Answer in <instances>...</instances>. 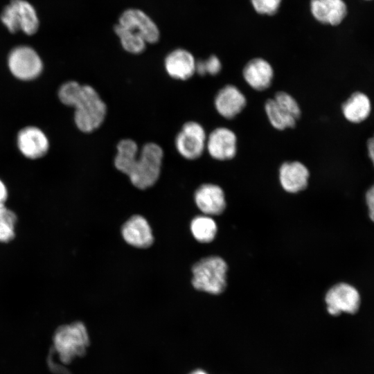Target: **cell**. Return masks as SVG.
<instances>
[{"label":"cell","mask_w":374,"mask_h":374,"mask_svg":"<svg viewBox=\"0 0 374 374\" xmlns=\"http://www.w3.org/2000/svg\"><path fill=\"white\" fill-rule=\"evenodd\" d=\"M116 150L114 166L128 176L135 187L146 189L157 182L163 158V150L159 145L149 142L139 151L135 141L124 139L118 143Z\"/></svg>","instance_id":"cell-1"},{"label":"cell","mask_w":374,"mask_h":374,"mask_svg":"<svg viewBox=\"0 0 374 374\" xmlns=\"http://www.w3.org/2000/svg\"><path fill=\"white\" fill-rule=\"evenodd\" d=\"M57 94L62 103L75 108L74 122L81 132L91 133L103 123L107 105L91 85L68 81L60 86Z\"/></svg>","instance_id":"cell-2"},{"label":"cell","mask_w":374,"mask_h":374,"mask_svg":"<svg viewBox=\"0 0 374 374\" xmlns=\"http://www.w3.org/2000/svg\"><path fill=\"white\" fill-rule=\"evenodd\" d=\"M53 342L60 360L67 364L86 353L89 337L84 323L75 321L59 326L53 335Z\"/></svg>","instance_id":"cell-3"},{"label":"cell","mask_w":374,"mask_h":374,"mask_svg":"<svg viewBox=\"0 0 374 374\" xmlns=\"http://www.w3.org/2000/svg\"><path fill=\"white\" fill-rule=\"evenodd\" d=\"M226 263L222 258H202L192 268V284L196 290L212 294H221L226 287Z\"/></svg>","instance_id":"cell-4"},{"label":"cell","mask_w":374,"mask_h":374,"mask_svg":"<svg viewBox=\"0 0 374 374\" xmlns=\"http://www.w3.org/2000/svg\"><path fill=\"white\" fill-rule=\"evenodd\" d=\"M1 20L10 33L19 30L31 35L39 28V19L34 7L24 0H12L1 15Z\"/></svg>","instance_id":"cell-5"},{"label":"cell","mask_w":374,"mask_h":374,"mask_svg":"<svg viewBox=\"0 0 374 374\" xmlns=\"http://www.w3.org/2000/svg\"><path fill=\"white\" fill-rule=\"evenodd\" d=\"M207 136L203 126L195 121L185 123L177 134L175 148L179 154L188 160L201 157L206 149Z\"/></svg>","instance_id":"cell-6"},{"label":"cell","mask_w":374,"mask_h":374,"mask_svg":"<svg viewBox=\"0 0 374 374\" xmlns=\"http://www.w3.org/2000/svg\"><path fill=\"white\" fill-rule=\"evenodd\" d=\"M8 65L12 74L21 80L36 78L43 69L39 55L33 48L27 46L13 48L9 54Z\"/></svg>","instance_id":"cell-7"},{"label":"cell","mask_w":374,"mask_h":374,"mask_svg":"<svg viewBox=\"0 0 374 374\" xmlns=\"http://www.w3.org/2000/svg\"><path fill=\"white\" fill-rule=\"evenodd\" d=\"M325 301L328 313L333 316L341 312L354 314L359 308L360 296L353 286L341 283L335 285L327 292Z\"/></svg>","instance_id":"cell-8"},{"label":"cell","mask_w":374,"mask_h":374,"mask_svg":"<svg viewBox=\"0 0 374 374\" xmlns=\"http://www.w3.org/2000/svg\"><path fill=\"white\" fill-rule=\"evenodd\" d=\"M117 24L138 33L147 44H155L159 40V27L154 21L141 9H126L120 15Z\"/></svg>","instance_id":"cell-9"},{"label":"cell","mask_w":374,"mask_h":374,"mask_svg":"<svg viewBox=\"0 0 374 374\" xmlns=\"http://www.w3.org/2000/svg\"><path fill=\"white\" fill-rule=\"evenodd\" d=\"M206 149L216 160L232 159L237 153L236 134L227 127H217L207 136Z\"/></svg>","instance_id":"cell-10"},{"label":"cell","mask_w":374,"mask_h":374,"mask_svg":"<svg viewBox=\"0 0 374 374\" xmlns=\"http://www.w3.org/2000/svg\"><path fill=\"white\" fill-rule=\"evenodd\" d=\"M247 98L235 85L226 84L216 93L214 105L217 113L226 119H232L246 107Z\"/></svg>","instance_id":"cell-11"},{"label":"cell","mask_w":374,"mask_h":374,"mask_svg":"<svg viewBox=\"0 0 374 374\" xmlns=\"http://www.w3.org/2000/svg\"><path fill=\"white\" fill-rule=\"evenodd\" d=\"M17 146L26 157L35 159L46 154L49 148L48 139L38 127L28 126L19 131L17 139Z\"/></svg>","instance_id":"cell-12"},{"label":"cell","mask_w":374,"mask_h":374,"mask_svg":"<svg viewBox=\"0 0 374 374\" xmlns=\"http://www.w3.org/2000/svg\"><path fill=\"white\" fill-rule=\"evenodd\" d=\"M196 60L186 49L179 48L170 51L165 57L164 67L169 76L186 80L195 73Z\"/></svg>","instance_id":"cell-13"},{"label":"cell","mask_w":374,"mask_h":374,"mask_svg":"<svg viewBox=\"0 0 374 374\" xmlns=\"http://www.w3.org/2000/svg\"><path fill=\"white\" fill-rule=\"evenodd\" d=\"M242 75L245 82L252 89L261 91L271 86L274 78V69L266 60L256 57L245 64Z\"/></svg>","instance_id":"cell-14"},{"label":"cell","mask_w":374,"mask_h":374,"mask_svg":"<svg viewBox=\"0 0 374 374\" xmlns=\"http://www.w3.org/2000/svg\"><path fill=\"white\" fill-rule=\"evenodd\" d=\"M310 12L319 23L337 26L347 15V6L344 0H311Z\"/></svg>","instance_id":"cell-15"},{"label":"cell","mask_w":374,"mask_h":374,"mask_svg":"<svg viewBox=\"0 0 374 374\" xmlns=\"http://www.w3.org/2000/svg\"><path fill=\"white\" fill-rule=\"evenodd\" d=\"M195 201L199 209L206 215H219L226 207L224 194L217 185L205 184L195 193Z\"/></svg>","instance_id":"cell-16"},{"label":"cell","mask_w":374,"mask_h":374,"mask_svg":"<svg viewBox=\"0 0 374 374\" xmlns=\"http://www.w3.org/2000/svg\"><path fill=\"white\" fill-rule=\"evenodd\" d=\"M308 168L299 161H286L279 168L280 183L285 190L298 193L304 190L308 182Z\"/></svg>","instance_id":"cell-17"},{"label":"cell","mask_w":374,"mask_h":374,"mask_svg":"<svg viewBox=\"0 0 374 374\" xmlns=\"http://www.w3.org/2000/svg\"><path fill=\"white\" fill-rule=\"evenodd\" d=\"M122 235L127 243L138 248H147L154 241L150 224L139 215L131 217L123 224Z\"/></svg>","instance_id":"cell-18"},{"label":"cell","mask_w":374,"mask_h":374,"mask_svg":"<svg viewBox=\"0 0 374 374\" xmlns=\"http://www.w3.org/2000/svg\"><path fill=\"white\" fill-rule=\"evenodd\" d=\"M341 110L347 121L353 123H359L366 120L371 114L370 99L362 92H354L344 102Z\"/></svg>","instance_id":"cell-19"},{"label":"cell","mask_w":374,"mask_h":374,"mask_svg":"<svg viewBox=\"0 0 374 374\" xmlns=\"http://www.w3.org/2000/svg\"><path fill=\"white\" fill-rule=\"evenodd\" d=\"M265 111L271 126L278 130L293 128L298 121L287 109L278 104L273 98L265 102Z\"/></svg>","instance_id":"cell-20"},{"label":"cell","mask_w":374,"mask_h":374,"mask_svg":"<svg viewBox=\"0 0 374 374\" xmlns=\"http://www.w3.org/2000/svg\"><path fill=\"white\" fill-rule=\"evenodd\" d=\"M114 30L125 51L132 54H139L145 51L147 43L138 33L118 24L114 25Z\"/></svg>","instance_id":"cell-21"},{"label":"cell","mask_w":374,"mask_h":374,"mask_svg":"<svg viewBox=\"0 0 374 374\" xmlns=\"http://www.w3.org/2000/svg\"><path fill=\"white\" fill-rule=\"evenodd\" d=\"M190 231L193 237L200 242H210L215 237L217 225L215 222L206 215H199L193 219Z\"/></svg>","instance_id":"cell-22"},{"label":"cell","mask_w":374,"mask_h":374,"mask_svg":"<svg viewBox=\"0 0 374 374\" xmlns=\"http://www.w3.org/2000/svg\"><path fill=\"white\" fill-rule=\"evenodd\" d=\"M17 216L4 206L0 207V242H7L15 237Z\"/></svg>","instance_id":"cell-23"},{"label":"cell","mask_w":374,"mask_h":374,"mask_svg":"<svg viewBox=\"0 0 374 374\" xmlns=\"http://www.w3.org/2000/svg\"><path fill=\"white\" fill-rule=\"evenodd\" d=\"M222 63L215 55H210L205 60H196L195 73L200 75L209 74L215 75L222 70Z\"/></svg>","instance_id":"cell-24"},{"label":"cell","mask_w":374,"mask_h":374,"mask_svg":"<svg viewBox=\"0 0 374 374\" xmlns=\"http://www.w3.org/2000/svg\"><path fill=\"white\" fill-rule=\"evenodd\" d=\"M274 100L287 109L297 120L300 118L301 111L295 98L285 91H280L275 93Z\"/></svg>","instance_id":"cell-25"},{"label":"cell","mask_w":374,"mask_h":374,"mask_svg":"<svg viewBox=\"0 0 374 374\" xmlns=\"http://www.w3.org/2000/svg\"><path fill=\"white\" fill-rule=\"evenodd\" d=\"M254 10L264 15H275L282 2V0H250Z\"/></svg>","instance_id":"cell-26"},{"label":"cell","mask_w":374,"mask_h":374,"mask_svg":"<svg viewBox=\"0 0 374 374\" xmlns=\"http://www.w3.org/2000/svg\"><path fill=\"white\" fill-rule=\"evenodd\" d=\"M366 202L368 208V215L374 222V185L366 193Z\"/></svg>","instance_id":"cell-27"},{"label":"cell","mask_w":374,"mask_h":374,"mask_svg":"<svg viewBox=\"0 0 374 374\" xmlns=\"http://www.w3.org/2000/svg\"><path fill=\"white\" fill-rule=\"evenodd\" d=\"M366 146L368 155L374 166V134L368 139Z\"/></svg>","instance_id":"cell-28"},{"label":"cell","mask_w":374,"mask_h":374,"mask_svg":"<svg viewBox=\"0 0 374 374\" xmlns=\"http://www.w3.org/2000/svg\"><path fill=\"white\" fill-rule=\"evenodd\" d=\"M7 199V189L4 184L0 180V207L4 206Z\"/></svg>","instance_id":"cell-29"},{"label":"cell","mask_w":374,"mask_h":374,"mask_svg":"<svg viewBox=\"0 0 374 374\" xmlns=\"http://www.w3.org/2000/svg\"><path fill=\"white\" fill-rule=\"evenodd\" d=\"M189 374H208V373L204 370L197 369V370H195V371H192Z\"/></svg>","instance_id":"cell-30"},{"label":"cell","mask_w":374,"mask_h":374,"mask_svg":"<svg viewBox=\"0 0 374 374\" xmlns=\"http://www.w3.org/2000/svg\"><path fill=\"white\" fill-rule=\"evenodd\" d=\"M366 1H371V0H366Z\"/></svg>","instance_id":"cell-31"}]
</instances>
